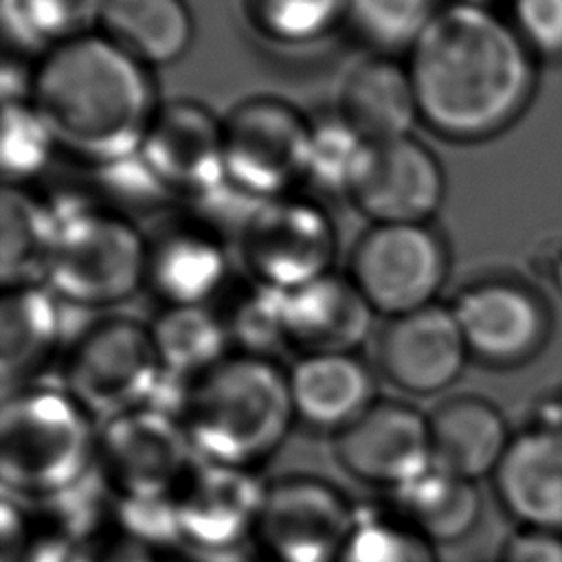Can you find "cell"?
Listing matches in <instances>:
<instances>
[{
  "label": "cell",
  "instance_id": "22",
  "mask_svg": "<svg viewBox=\"0 0 562 562\" xmlns=\"http://www.w3.org/2000/svg\"><path fill=\"white\" fill-rule=\"evenodd\" d=\"M228 257L217 233L200 224L162 228L147 239L145 283L171 305H204L226 281Z\"/></svg>",
  "mask_w": 562,
  "mask_h": 562
},
{
  "label": "cell",
  "instance_id": "27",
  "mask_svg": "<svg viewBox=\"0 0 562 562\" xmlns=\"http://www.w3.org/2000/svg\"><path fill=\"white\" fill-rule=\"evenodd\" d=\"M55 241L48 200L7 184L0 200V277L4 288L40 283Z\"/></svg>",
  "mask_w": 562,
  "mask_h": 562
},
{
  "label": "cell",
  "instance_id": "4",
  "mask_svg": "<svg viewBox=\"0 0 562 562\" xmlns=\"http://www.w3.org/2000/svg\"><path fill=\"white\" fill-rule=\"evenodd\" d=\"M92 415L66 386H18L0 411V476L7 496L50 503L99 468Z\"/></svg>",
  "mask_w": 562,
  "mask_h": 562
},
{
  "label": "cell",
  "instance_id": "25",
  "mask_svg": "<svg viewBox=\"0 0 562 562\" xmlns=\"http://www.w3.org/2000/svg\"><path fill=\"white\" fill-rule=\"evenodd\" d=\"M400 522L430 544H452L470 536L483 512L476 481L461 479L439 468L426 470L415 481L391 492Z\"/></svg>",
  "mask_w": 562,
  "mask_h": 562
},
{
  "label": "cell",
  "instance_id": "5",
  "mask_svg": "<svg viewBox=\"0 0 562 562\" xmlns=\"http://www.w3.org/2000/svg\"><path fill=\"white\" fill-rule=\"evenodd\" d=\"M55 241L46 285L64 301L105 307L130 299L147 272V239L114 209L83 198H50Z\"/></svg>",
  "mask_w": 562,
  "mask_h": 562
},
{
  "label": "cell",
  "instance_id": "13",
  "mask_svg": "<svg viewBox=\"0 0 562 562\" xmlns=\"http://www.w3.org/2000/svg\"><path fill=\"white\" fill-rule=\"evenodd\" d=\"M443 191L437 156L408 134L367 140L349 198L373 224H426L441 206Z\"/></svg>",
  "mask_w": 562,
  "mask_h": 562
},
{
  "label": "cell",
  "instance_id": "31",
  "mask_svg": "<svg viewBox=\"0 0 562 562\" xmlns=\"http://www.w3.org/2000/svg\"><path fill=\"white\" fill-rule=\"evenodd\" d=\"M367 140L340 116L331 114L310 125L305 180L323 193L349 195Z\"/></svg>",
  "mask_w": 562,
  "mask_h": 562
},
{
  "label": "cell",
  "instance_id": "8",
  "mask_svg": "<svg viewBox=\"0 0 562 562\" xmlns=\"http://www.w3.org/2000/svg\"><path fill=\"white\" fill-rule=\"evenodd\" d=\"M448 272L446 246L426 224H373L356 241L349 279L389 318L435 303Z\"/></svg>",
  "mask_w": 562,
  "mask_h": 562
},
{
  "label": "cell",
  "instance_id": "42",
  "mask_svg": "<svg viewBox=\"0 0 562 562\" xmlns=\"http://www.w3.org/2000/svg\"><path fill=\"white\" fill-rule=\"evenodd\" d=\"M90 562H158V558L154 549L123 536L105 547H92Z\"/></svg>",
  "mask_w": 562,
  "mask_h": 562
},
{
  "label": "cell",
  "instance_id": "37",
  "mask_svg": "<svg viewBox=\"0 0 562 562\" xmlns=\"http://www.w3.org/2000/svg\"><path fill=\"white\" fill-rule=\"evenodd\" d=\"M94 171L103 193L125 206H151L171 195L143 160L140 151L94 167Z\"/></svg>",
  "mask_w": 562,
  "mask_h": 562
},
{
  "label": "cell",
  "instance_id": "30",
  "mask_svg": "<svg viewBox=\"0 0 562 562\" xmlns=\"http://www.w3.org/2000/svg\"><path fill=\"white\" fill-rule=\"evenodd\" d=\"M285 301L288 290L250 283L244 288L228 305L224 327L228 340L235 342L241 353L270 358L277 349L290 347L288 327H285Z\"/></svg>",
  "mask_w": 562,
  "mask_h": 562
},
{
  "label": "cell",
  "instance_id": "38",
  "mask_svg": "<svg viewBox=\"0 0 562 562\" xmlns=\"http://www.w3.org/2000/svg\"><path fill=\"white\" fill-rule=\"evenodd\" d=\"M512 26L531 53L562 57V0H512Z\"/></svg>",
  "mask_w": 562,
  "mask_h": 562
},
{
  "label": "cell",
  "instance_id": "7",
  "mask_svg": "<svg viewBox=\"0 0 562 562\" xmlns=\"http://www.w3.org/2000/svg\"><path fill=\"white\" fill-rule=\"evenodd\" d=\"M224 123L226 180L239 191L272 200L305 180L310 125L296 108L274 97L246 99Z\"/></svg>",
  "mask_w": 562,
  "mask_h": 562
},
{
  "label": "cell",
  "instance_id": "44",
  "mask_svg": "<svg viewBox=\"0 0 562 562\" xmlns=\"http://www.w3.org/2000/svg\"><path fill=\"white\" fill-rule=\"evenodd\" d=\"M454 2H465V4H479V7H487L492 0H454Z\"/></svg>",
  "mask_w": 562,
  "mask_h": 562
},
{
  "label": "cell",
  "instance_id": "39",
  "mask_svg": "<svg viewBox=\"0 0 562 562\" xmlns=\"http://www.w3.org/2000/svg\"><path fill=\"white\" fill-rule=\"evenodd\" d=\"M498 562H562V533L518 527L503 542Z\"/></svg>",
  "mask_w": 562,
  "mask_h": 562
},
{
  "label": "cell",
  "instance_id": "41",
  "mask_svg": "<svg viewBox=\"0 0 562 562\" xmlns=\"http://www.w3.org/2000/svg\"><path fill=\"white\" fill-rule=\"evenodd\" d=\"M0 562H22L33 536L29 533L26 518L18 505L15 498L2 496V507H0Z\"/></svg>",
  "mask_w": 562,
  "mask_h": 562
},
{
  "label": "cell",
  "instance_id": "9",
  "mask_svg": "<svg viewBox=\"0 0 562 562\" xmlns=\"http://www.w3.org/2000/svg\"><path fill=\"white\" fill-rule=\"evenodd\" d=\"M193 446L182 419L138 406L103 422L97 468L114 496H173L193 468Z\"/></svg>",
  "mask_w": 562,
  "mask_h": 562
},
{
  "label": "cell",
  "instance_id": "34",
  "mask_svg": "<svg viewBox=\"0 0 562 562\" xmlns=\"http://www.w3.org/2000/svg\"><path fill=\"white\" fill-rule=\"evenodd\" d=\"M248 20L279 44H310L345 15L347 0H244Z\"/></svg>",
  "mask_w": 562,
  "mask_h": 562
},
{
  "label": "cell",
  "instance_id": "36",
  "mask_svg": "<svg viewBox=\"0 0 562 562\" xmlns=\"http://www.w3.org/2000/svg\"><path fill=\"white\" fill-rule=\"evenodd\" d=\"M123 527V536L149 549L165 544H180V529L176 516V494L165 498H123L114 496L112 507Z\"/></svg>",
  "mask_w": 562,
  "mask_h": 562
},
{
  "label": "cell",
  "instance_id": "28",
  "mask_svg": "<svg viewBox=\"0 0 562 562\" xmlns=\"http://www.w3.org/2000/svg\"><path fill=\"white\" fill-rule=\"evenodd\" d=\"M160 367L184 380L213 369L226 358L228 331L206 305H171L149 327Z\"/></svg>",
  "mask_w": 562,
  "mask_h": 562
},
{
  "label": "cell",
  "instance_id": "24",
  "mask_svg": "<svg viewBox=\"0 0 562 562\" xmlns=\"http://www.w3.org/2000/svg\"><path fill=\"white\" fill-rule=\"evenodd\" d=\"M59 296L42 283L4 288L0 303V375L4 393L40 371L61 338Z\"/></svg>",
  "mask_w": 562,
  "mask_h": 562
},
{
  "label": "cell",
  "instance_id": "3",
  "mask_svg": "<svg viewBox=\"0 0 562 562\" xmlns=\"http://www.w3.org/2000/svg\"><path fill=\"white\" fill-rule=\"evenodd\" d=\"M180 419L200 461L252 470L296 422L288 373L270 358L226 356L191 380Z\"/></svg>",
  "mask_w": 562,
  "mask_h": 562
},
{
  "label": "cell",
  "instance_id": "20",
  "mask_svg": "<svg viewBox=\"0 0 562 562\" xmlns=\"http://www.w3.org/2000/svg\"><path fill=\"white\" fill-rule=\"evenodd\" d=\"M432 468L479 481L492 476L514 435L498 406L481 395H452L428 413Z\"/></svg>",
  "mask_w": 562,
  "mask_h": 562
},
{
  "label": "cell",
  "instance_id": "21",
  "mask_svg": "<svg viewBox=\"0 0 562 562\" xmlns=\"http://www.w3.org/2000/svg\"><path fill=\"white\" fill-rule=\"evenodd\" d=\"M296 422L336 437L378 397L371 371L353 353H307L288 371Z\"/></svg>",
  "mask_w": 562,
  "mask_h": 562
},
{
  "label": "cell",
  "instance_id": "15",
  "mask_svg": "<svg viewBox=\"0 0 562 562\" xmlns=\"http://www.w3.org/2000/svg\"><path fill=\"white\" fill-rule=\"evenodd\" d=\"M138 151L171 195L198 200L228 182L224 123L198 101L158 105Z\"/></svg>",
  "mask_w": 562,
  "mask_h": 562
},
{
  "label": "cell",
  "instance_id": "33",
  "mask_svg": "<svg viewBox=\"0 0 562 562\" xmlns=\"http://www.w3.org/2000/svg\"><path fill=\"white\" fill-rule=\"evenodd\" d=\"M437 0H347L345 15L380 50H411L437 15Z\"/></svg>",
  "mask_w": 562,
  "mask_h": 562
},
{
  "label": "cell",
  "instance_id": "6",
  "mask_svg": "<svg viewBox=\"0 0 562 562\" xmlns=\"http://www.w3.org/2000/svg\"><path fill=\"white\" fill-rule=\"evenodd\" d=\"M160 378L162 367L149 327L127 316H110L88 327L66 362V389L103 422L147 406Z\"/></svg>",
  "mask_w": 562,
  "mask_h": 562
},
{
  "label": "cell",
  "instance_id": "35",
  "mask_svg": "<svg viewBox=\"0 0 562 562\" xmlns=\"http://www.w3.org/2000/svg\"><path fill=\"white\" fill-rule=\"evenodd\" d=\"M338 562H439L435 544L397 518L358 516Z\"/></svg>",
  "mask_w": 562,
  "mask_h": 562
},
{
  "label": "cell",
  "instance_id": "23",
  "mask_svg": "<svg viewBox=\"0 0 562 562\" xmlns=\"http://www.w3.org/2000/svg\"><path fill=\"white\" fill-rule=\"evenodd\" d=\"M338 114L369 143L408 136L419 119L408 68L384 55L356 64L342 81Z\"/></svg>",
  "mask_w": 562,
  "mask_h": 562
},
{
  "label": "cell",
  "instance_id": "10",
  "mask_svg": "<svg viewBox=\"0 0 562 562\" xmlns=\"http://www.w3.org/2000/svg\"><path fill=\"white\" fill-rule=\"evenodd\" d=\"M358 516L331 483L288 476L268 485L252 544L263 562H338Z\"/></svg>",
  "mask_w": 562,
  "mask_h": 562
},
{
  "label": "cell",
  "instance_id": "11",
  "mask_svg": "<svg viewBox=\"0 0 562 562\" xmlns=\"http://www.w3.org/2000/svg\"><path fill=\"white\" fill-rule=\"evenodd\" d=\"M336 226L312 200H263L239 235L241 257L255 281L296 290L327 272L336 257Z\"/></svg>",
  "mask_w": 562,
  "mask_h": 562
},
{
  "label": "cell",
  "instance_id": "16",
  "mask_svg": "<svg viewBox=\"0 0 562 562\" xmlns=\"http://www.w3.org/2000/svg\"><path fill=\"white\" fill-rule=\"evenodd\" d=\"M452 312L470 356L490 367L527 362L549 336L544 303L516 281L474 283L457 296Z\"/></svg>",
  "mask_w": 562,
  "mask_h": 562
},
{
  "label": "cell",
  "instance_id": "17",
  "mask_svg": "<svg viewBox=\"0 0 562 562\" xmlns=\"http://www.w3.org/2000/svg\"><path fill=\"white\" fill-rule=\"evenodd\" d=\"M470 358L452 307L426 305L389 318L378 338V364L386 380L411 395H435L461 375Z\"/></svg>",
  "mask_w": 562,
  "mask_h": 562
},
{
  "label": "cell",
  "instance_id": "32",
  "mask_svg": "<svg viewBox=\"0 0 562 562\" xmlns=\"http://www.w3.org/2000/svg\"><path fill=\"white\" fill-rule=\"evenodd\" d=\"M55 149V136L31 99L2 103L0 162L7 184L22 187V182L40 176Z\"/></svg>",
  "mask_w": 562,
  "mask_h": 562
},
{
  "label": "cell",
  "instance_id": "29",
  "mask_svg": "<svg viewBox=\"0 0 562 562\" xmlns=\"http://www.w3.org/2000/svg\"><path fill=\"white\" fill-rule=\"evenodd\" d=\"M105 0H2L4 33L22 46H57L90 35Z\"/></svg>",
  "mask_w": 562,
  "mask_h": 562
},
{
  "label": "cell",
  "instance_id": "26",
  "mask_svg": "<svg viewBox=\"0 0 562 562\" xmlns=\"http://www.w3.org/2000/svg\"><path fill=\"white\" fill-rule=\"evenodd\" d=\"M103 35L145 66H165L184 55L193 18L184 0H105Z\"/></svg>",
  "mask_w": 562,
  "mask_h": 562
},
{
  "label": "cell",
  "instance_id": "12",
  "mask_svg": "<svg viewBox=\"0 0 562 562\" xmlns=\"http://www.w3.org/2000/svg\"><path fill=\"white\" fill-rule=\"evenodd\" d=\"M266 490L248 468L195 461L176 492L180 544L209 558L252 544Z\"/></svg>",
  "mask_w": 562,
  "mask_h": 562
},
{
  "label": "cell",
  "instance_id": "1",
  "mask_svg": "<svg viewBox=\"0 0 562 562\" xmlns=\"http://www.w3.org/2000/svg\"><path fill=\"white\" fill-rule=\"evenodd\" d=\"M408 53L419 119L446 138L494 136L533 94V53L487 7H441Z\"/></svg>",
  "mask_w": 562,
  "mask_h": 562
},
{
  "label": "cell",
  "instance_id": "40",
  "mask_svg": "<svg viewBox=\"0 0 562 562\" xmlns=\"http://www.w3.org/2000/svg\"><path fill=\"white\" fill-rule=\"evenodd\" d=\"M92 547L83 540L50 531L44 536H33L22 562H90Z\"/></svg>",
  "mask_w": 562,
  "mask_h": 562
},
{
  "label": "cell",
  "instance_id": "18",
  "mask_svg": "<svg viewBox=\"0 0 562 562\" xmlns=\"http://www.w3.org/2000/svg\"><path fill=\"white\" fill-rule=\"evenodd\" d=\"M492 483L518 527L562 533V430L533 424L514 435Z\"/></svg>",
  "mask_w": 562,
  "mask_h": 562
},
{
  "label": "cell",
  "instance_id": "14",
  "mask_svg": "<svg viewBox=\"0 0 562 562\" xmlns=\"http://www.w3.org/2000/svg\"><path fill=\"white\" fill-rule=\"evenodd\" d=\"M334 457L356 481L395 492L432 468L428 415L400 400H375L334 437Z\"/></svg>",
  "mask_w": 562,
  "mask_h": 562
},
{
  "label": "cell",
  "instance_id": "43",
  "mask_svg": "<svg viewBox=\"0 0 562 562\" xmlns=\"http://www.w3.org/2000/svg\"><path fill=\"white\" fill-rule=\"evenodd\" d=\"M538 415H540V419H538L540 426L562 430V395L544 400V404L538 408Z\"/></svg>",
  "mask_w": 562,
  "mask_h": 562
},
{
  "label": "cell",
  "instance_id": "2",
  "mask_svg": "<svg viewBox=\"0 0 562 562\" xmlns=\"http://www.w3.org/2000/svg\"><path fill=\"white\" fill-rule=\"evenodd\" d=\"M31 103L57 147L92 167L136 154L158 110L147 66L99 33L48 48Z\"/></svg>",
  "mask_w": 562,
  "mask_h": 562
},
{
  "label": "cell",
  "instance_id": "19",
  "mask_svg": "<svg viewBox=\"0 0 562 562\" xmlns=\"http://www.w3.org/2000/svg\"><path fill=\"white\" fill-rule=\"evenodd\" d=\"M373 307L349 277L327 272L288 292V342L307 353H353L364 342Z\"/></svg>",
  "mask_w": 562,
  "mask_h": 562
}]
</instances>
